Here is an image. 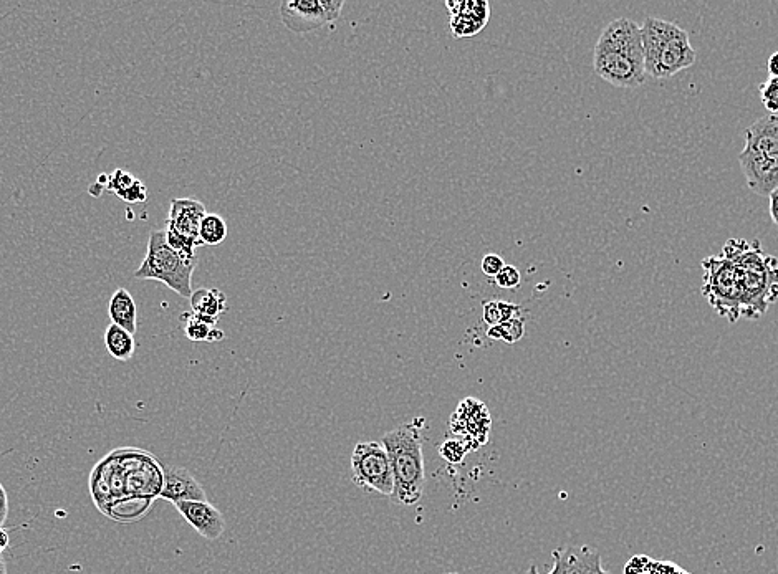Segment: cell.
Instances as JSON below:
<instances>
[{
    "label": "cell",
    "instance_id": "obj_14",
    "mask_svg": "<svg viewBox=\"0 0 778 574\" xmlns=\"http://www.w3.org/2000/svg\"><path fill=\"white\" fill-rule=\"evenodd\" d=\"M207 211L204 204L193 197L186 199H173L169 207L166 229L173 230L176 234L184 235L188 239L199 240V227Z\"/></svg>",
    "mask_w": 778,
    "mask_h": 574
},
{
    "label": "cell",
    "instance_id": "obj_23",
    "mask_svg": "<svg viewBox=\"0 0 778 574\" xmlns=\"http://www.w3.org/2000/svg\"><path fill=\"white\" fill-rule=\"evenodd\" d=\"M760 101L770 111V115H778V78L770 77L759 87Z\"/></svg>",
    "mask_w": 778,
    "mask_h": 574
},
{
    "label": "cell",
    "instance_id": "obj_6",
    "mask_svg": "<svg viewBox=\"0 0 778 574\" xmlns=\"http://www.w3.org/2000/svg\"><path fill=\"white\" fill-rule=\"evenodd\" d=\"M704 280L702 295L717 315L726 318L729 323H737L744 318V295L740 285L739 270L726 255H711L702 260Z\"/></svg>",
    "mask_w": 778,
    "mask_h": 574
},
{
    "label": "cell",
    "instance_id": "obj_10",
    "mask_svg": "<svg viewBox=\"0 0 778 574\" xmlns=\"http://www.w3.org/2000/svg\"><path fill=\"white\" fill-rule=\"evenodd\" d=\"M447 9L451 10L452 35L456 39L474 37L481 30L486 29L487 20L490 17L489 2H446Z\"/></svg>",
    "mask_w": 778,
    "mask_h": 574
},
{
    "label": "cell",
    "instance_id": "obj_5",
    "mask_svg": "<svg viewBox=\"0 0 778 574\" xmlns=\"http://www.w3.org/2000/svg\"><path fill=\"white\" fill-rule=\"evenodd\" d=\"M197 259H189L179 254L168 244L164 230H156L149 235L146 257L135 272L138 280H158L179 297L191 298L193 295V273Z\"/></svg>",
    "mask_w": 778,
    "mask_h": 574
},
{
    "label": "cell",
    "instance_id": "obj_26",
    "mask_svg": "<svg viewBox=\"0 0 778 574\" xmlns=\"http://www.w3.org/2000/svg\"><path fill=\"white\" fill-rule=\"evenodd\" d=\"M482 318L489 326H497L502 323V311H500V300L484 303L482 308Z\"/></svg>",
    "mask_w": 778,
    "mask_h": 574
},
{
    "label": "cell",
    "instance_id": "obj_31",
    "mask_svg": "<svg viewBox=\"0 0 778 574\" xmlns=\"http://www.w3.org/2000/svg\"><path fill=\"white\" fill-rule=\"evenodd\" d=\"M10 543V536L7 531L4 530V528H0V555L4 553L5 548L9 546Z\"/></svg>",
    "mask_w": 778,
    "mask_h": 574
},
{
    "label": "cell",
    "instance_id": "obj_9",
    "mask_svg": "<svg viewBox=\"0 0 778 574\" xmlns=\"http://www.w3.org/2000/svg\"><path fill=\"white\" fill-rule=\"evenodd\" d=\"M739 164L744 171L747 186L759 196L769 197L778 189V158L745 149L739 154Z\"/></svg>",
    "mask_w": 778,
    "mask_h": 574
},
{
    "label": "cell",
    "instance_id": "obj_29",
    "mask_svg": "<svg viewBox=\"0 0 778 574\" xmlns=\"http://www.w3.org/2000/svg\"><path fill=\"white\" fill-rule=\"evenodd\" d=\"M769 211L772 222L778 227V189L769 196Z\"/></svg>",
    "mask_w": 778,
    "mask_h": 574
},
{
    "label": "cell",
    "instance_id": "obj_1",
    "mask_svg": "<svg viewBox=\"0 0 778 574\" xmlns=\"http://www.w3.org/2000/svg\"><path fill=\"white\" fill-rule=\"evenodd\" d=\"M593 68L601 80L618 88L646 82L641 25L620 17L606 25L593 50Z\"/></svg>",
    "mask_w": 778,
    "mask_h": 574
},
{
    "label": "cell",
    "instance_id": "obj_20",
    "mask_svg": "<svg viewBox=\"0 0 778 574\" xmlns=\"http://www.w3.org/2000/svg\"><path fill=\"white\" fill-rule=\"evenodd\" d=\"M186 320L184 325V335L188 340L194 341V343H202V341H209V335L216 326L207 325L206 321H202L199 316L194 313L189 315H183Z\"/></svg>",
    "mask_w": 778,
    "mask_h": 574
},
{
    "label": "cell",
    "instance_id": "obj_28",
    "mask_svg": "<svg viewBox=\"0 0 778 574\" xmlns=\"http://www.w3.org/2000/svg\"><path fill=\"white\" fill-rule=\"evenodd\" d=\"M7 517H9V497L4 485L0 484V528L4 527Z\"/></svg>",
    "mask_w": 778,
    "mask_h": 574
},
{
    "label": "cell",
    "instance_id": "obj_21",
    "mask_svg": "<svg viewBox=\"0 0 778 574\" xmlns=\"http://www.w3.org/2000/svg\"><path fill=\"white\" fill-rule=\"evenodd\" d=\"M497 330H499V341H504L507 345H515L517 341L524 338L525 321L522 318H512L497 325Z\"/></svg>",
    "mask_w": 778,
    "mask_h": 574
},
{
    "label": "cell",
    "instance_id": "obj_12",
    "mask_svg": "<svg viewBox=\"0 0 778 574\" xmlns=\"http://www.w3.org/2000/svg\"><path fill=\"white\" fill-rule=\"evenodd\" d=\"M552 556L560 574H611L601 566L600 553L593 546H563Z\"/></svg>",
    "mask_w": 778,
    "mask_h": 574
},
{
    "label": "cell",
    "instance_id": "obj_17",
    "mask_svg": "<svg viewBox=\"0 0 778 574\" xmlns=\"http://www.w3.org/2000/svg\"><path fill=\"white\" fill-rule=\"evenodd\" d=\"M111 323L121 326L131 335H135L138 330V308H136L135 298L126 288H118L110 300Z\"/></svg>",
    "mask_w": 778,
    "mask_h": 574
},
{
    "label": "cell",
    "instance_id": "obj_25",
    "mask_svg": "<svg viewBox=\"0 0 778 574\" xmlns=\"http://www.w3.org/2000/svg\"><path fill=\"white\" fill-rule=\"evenodd\" d=\"M505 265L507 264H505L504 259L497 254H487L481 262L482 272L486 273L487 277L492 278L497 277Z\"/></svg>",
    "mask_w": 778,
    "mask_h": 574
},
{
    "label": "cell",
    "instance_id": "obj_18",
    "mask_svg": "<svg viewBox=\"0 0 778 574\" xmlns=\"http://www.w3.org/2000/svg\"><path fill=\"white\" fill-rule=\"evenodd\" d=\"M105 346L106 351L113 358L118 359V361H128L135 354V335H131L130 331L111 323L105 330Z\"/></svg>",
    "mask_w": 778,
    "mask_h": 574
},
{
    "label": "cell",
    "instance_id": "obj_19",
    "mask_svg": "<svg viewBox=\"0 0 778 574\" xmlns=\"http://www.w3.org/2000/svg\"><path fill=\"white\" fill-rule=\"evenodd\" d=\"M227 239V224L217 214H206L199 227L202 245H219Z\"/></svg>",
    "mask_w": 778,
    "mask_h": 574
},
{
    "label": "cell",
    "instance_id": "obj_7",
    "mask_svg": "<svg viewBox=\"0 0 778 574\" xmlns=\"http://www.w3.org/2000/svg\"><path fill=\"white\" fill-rule=\"evenodd\" d=\"M351 479L358 487L391 497L394 492L393 470L388 452L381 442H360L351 454Z\"/></svg>",
    "mask_w": 778,
    "mask_h": 574
},
{
    "label": "cell",
    "instance_id": "obj_35",
    "mask_svg": "<svg viewBox=\"0 0 778 574\" xmlns=\"http://www.w3.org/2000/svg\"><path fill=\"white\" fill-rule=\"evenodd\" d=\"M447 574H457V573H447Z\"/></svg>",
    "mask_w": 778,
    "mask_h": 574
},
{
    "label": "cell",
    "instance_id": "obj_2",
    "mask_svg": "<svg viewBox=\"0 0 778 574\" xmlns=\"http://www.w3.org/2000/svg\"><path fill=\"white\" fill-rule=\"evenodd\" d=\"M722 255L739 270L745 320H759L778 300V259L764 254L759 240L729 239Z\"/></svg>",
    "mask_w": 778,
    "mask_h": 574
},
{
    "label": "cell",
    "instance_id": "obj_4",
    "mask_svg": "<svg viewBox=\"0 0 778 574\" xmlns=\"http://www.w3.org/2000/svg\"><path fill=\"white\" fill-rule=\"evenodd\" d=\"M644 68L649 77L664 80L692 67L697 53L689 34L668 20L648 17L641 25Z\"/></svg>",
    "mask_w": 778,
    "mask_h": 574
},
{
    "label": "cell",
    "instance_id": "obj_15",
    "mask_svg": "<svg viewBox=\"0 0 778 574\" xmlns=\"http://www.w3.org/2000/svg\"><path fill=\"white\" fill-rule=\"evenodd\" d=\"M745 149L778 158V115H767L745 130Z\"/></svg>",
    "mask_w": 778,
    "mask_h": 574
},
{
    "label": "cell",
    "instance_id": "obj_27",
    "mask_svg": "<svg viewBox=\"0 0 778 574\" xmlns=\"http://www.w3.org/2000/svg\"><path fill=\"white\" fill-rule=\"evenodd\" d=\"M120 199L121 201L128 202V204L145 202L146 199H148V189H146L145 184L138 179V181L135 182V186L131 187L130 191H126Z\"/></svg>",
    "mask_w": 778,
    "mask_h": 574
},
{
    "label": "cell",
    "instance_id": "obj_34",
    "mask_svg": "<svg viewBox=\"0 0 778 574\" xmlns=\"http://www.w3.org/2000/svg\"><path fill=\"white\" fill-rule=\"evenodd\" d=\"M0 574H7V563L2 555H0Z\"/></svg>",
    "mask_w": 778,
    "mask_h": 574
},
{
    "label": "cell",
    "instance_id": "obj_30",
    "mask_svg": "<svg viewBox=\"0 0 778 574\" xmlns=\"http://www.w3.org/2000/svg\"><path fill=\"white\" fill-rule=\"evenodd\" d=\"M767 70H769L770 77L778 78V52L772 53L767 63Z\"/></svg>",
    "mask_w": 778,
    "mask_h": 574
},
{
    "label": "cell",
    "instance_id": "obj_22",
    "mask_svg": "<svg viewBox=\"0 0 778 574\" xmlns=\"http://www.w3.org/2000/svg\"><path fill=\"white\" fill-rule=\"evenodd\" d=\"M471 447L461 439H449L439 447V454L449 464H461Z\"/></svg>",
    "mask_w": 778,
    "mask_h": 574
},
{
    "label": "cell",
    "instance_id": "obj_13",
    "mask_svg": "<svg viewBox=\"0 0 778 574\" xmlns=\"http://www.w3.org/2000/svg\"><path fill=\"white\" fill-rule=\"evenodd\" d=\"M159 498L168 502H207L206 492L188 469L173 467L164 472V484Z\"/></svg>",
    "mask_w": 778,
    "mask_h": 574
},
{
    "label": "cell",
    "instance_id": "obj_11",
    "mask_svg": "<svg viewBox=\"0 0 778 574\" xmlns=\"http://www.w3.org/2000/svg\"><path fill=\"white\" fill-rule=\"evenodd\" d=\"M174 507L202 538L214 541L224 535L226 518L212 503L181 502L176 503Z\"/></svg>",
    "mask_w": 778,
    "mask_h": 574
},
{
    "label": "cell",
    "instance_id": "obj_32",
    "mask_svg": "<svg viewBox=\"0 0 778 574\" xmlns=\"http://www.w3.org/2000/svg\"><path fill=\"white\" fill-rule=\"evenodd\" d=\"M222 340H224V331L214 328V330L211 331V335H209V343H217V341Z\"/></svg>",
    "mask_w": 778,
    "mask_h": 574
},
{
    "label": "cell",
    "instance_id": "obj_16",
    "mask_svg": "<svg viewBox=\"0 0 778 574\" xmlns=\"http://www.w3.org/2000/svg\"><path fill=\"white\" fill-rule=\"evenodd\" d=\"M191 308L207 325L216 326L219 316L227 310V297L217 288H199L191 295Z\"/></svg>",
    "mask_w": 778,
    "mask_h": 574
},
{
    "label": "cell",
    "instance_id": "obj_33",
    "mask_svg": "<svg viewBox=\"0 0 778 574\" xmlns=\"http://www.w3.org/2000/svg\"><path fill=\"white\" fill-rule=\"evenodd\" d=\"M527 574H540V573H538V571H537V566L532 565V566H530L529 573H527ZM548 574H560V571H558L557 566L553 565L552 571H550V573H548Z\"/></svg>",
    "mask_w": 778,
    "mask_h": 574
},
{
    "label": "cell",
    "instance_id": "obj_24",
    "mask_svg": "<svg viewBox=\"0 0 778 574\" xmlns=\"http://www.w3.org/2000/svg\"><path fill=\"white\" fill-rule=\"evenodd\" d=\"M495 283L497 287L504 288V290H514L522 283V275H520L519 268L514 265H505L500 270L499 275L495 277Z\"/></svg>",
    "mask_w": 778,
    "mask_h": 574
},
{
    "label": "cell",
    "instance_id": "obj_8",
    "mask_svg": "<svg viewBox=\"0 0 778 574\" xmlns=\"http://www.w3.org/2000/svg\"><path fill=\"white\" fill-rule=\"evenodd\" d=\"M343 0H290L280 5V15L287 29L307 34L340 19Z\"/></svg>",
    "mask_w": 778,
    "mask_h": 574
},
{
    "label": "cell",
    "instance_id": "obj_3",
    "mask_svg": "<svg viewBox=\"0 0 778 574\" xmlns=\"http://www.w3.org/2000/svg\"><path fill=\"white\" fill-rule=\"evenodd\" d=\"M381 444L388 452L391 470H393L394 503L411 507L421 500L424 492V455L423 437L414 422L394 427L386 432Z\"/></svg>",
    "mask_w": 778,
    "mask_h": 574
}]
</instances>
